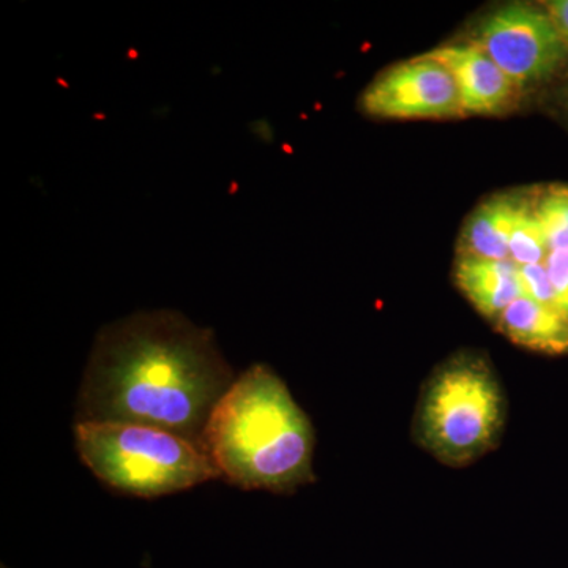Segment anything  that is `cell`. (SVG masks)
Here are the masks:
<instances>
[{"instance_id":"obj_2","label":"cell","mask_w":568,"mask_h":568,"mask_svg":"<svg viewBox=\"0 0 568 568\" xmlns=\"http://www.w3.org/2000/svg\"><path fill=\"white\" fill-rule=\"evenodd\" d=\"M204 448L220 478L244 491L291 495L316 480V433L271 366L237 375L213 409Z\"/></svg>"},{"instance_id":"obj_4","label":"cell","mask_w":568,"mask_h":568,"mask_svg":"<svg viewBox=\"0 0 568 568\" xmlns=\"http://www.w3.org/2000/svg\"><path fill=\"white\" fill-rule=\"evenodd\" d=\"M73 436L84 466L121 495L153 499L220 478L200 444L153 426L81 422Z\"/></svg>"},{"instance_id":"obj_14","label":"cell","mask_w":568,"mask_h":568,"mask_svg":"<svg viewBox=\"0 0 568 568\" xmlns=\"http://www.w3.org/2000/svg\"><path fill=\"white\" fill-rule=\"evenodd\" d=\"M560 312L568 317V250H551L544 261Z\"/></svg>"},{"instance_id":"obj_7","label":"cell","mask_w":568,"mask_h":568,"mask_svg":"<svg viewBox=\"0 0 568 568\" xmlns=\"http://www.w3.org/2000/svg\"><path fill=\"white\" fill-rule=\"evenodd\" d=\"M428 54L450 71L465 115L503 114L517 102L521 91L474 41L444 44Z\"/></svg>"},{"instance_id":"obj_13","label":"cell","mask_w":568,"mask_h":568,"mask_svg":"<svg viewBox=\"0 0 568 568\" xmlns=\"http://www.w3.org/2000/svg\"><path fill=\"white\" fill-rule=\"evenodd\" d=\"M517 267L519 280H521L523 297L532 298L537 304L549 306V308L560 312L551 280H549L544 263L517 265Z\"/></svg>"},{"instance_id":"obj_8","label":"cell","mask_w":568,"mask_h":568,"mask_svg":"<svg viewBox=\"0 0 568 568\" xmlns=\"http://www.w3.org/2000/svg\"><path fill=\"white\" fill-rule=\"evenodd\" d=\"M454 278L467 301L491 324L523 297L518 267L511 261L457 256Z\"/></svg>"},{"instance_id":"obj_9","label":"cell","mask_w":568,"mask_h":568,"mask_svg":"<svg viewBox=\"0 0 568 568\" xmlns=\"http://www.w3.org/2000/svg\"><path fill=\"white\" fill-rule=\"evenodd\" d=\"M523 196L497 194L470 213L459 235L457 256L510 261V237Z\"/></svg>"},{"instance_id":"obj_16","label":"cell","mask_w":568,"mask_h":568,"mask_svg":"<svg viewBox=\"0 0 568 568\" xmlns=\"http://www.w3.org/2000/svg\"><path fill=\"white\" fill-rule=\"evenodd\" d=\"M2 568H7V567H2Z\"/></svg>"},{"instance_id":"obj_15","label":"cell","mask_w":568,"mask_h":568,"mask_svg":"<svg viewBox=\"0 0 568 568\" xmlns=\"http://www.w3.org/2000/svg\"><path fill=\"white\" fill-rule=\"evenodd\" d=\"M545 10L551 18L552 24L558 29L560 39L568 48V0H552L545 3Z\"/></svg>"},{"instance_id":"obj_3","label":"cell","mask_w":568,"mask_h":568,"mask_svg":"<svg viewBox=\"0 0 568 568\" xmlns=\"http://www.w3.org/2000/svg\"><path fill=\"white\" fill-rule=\"evenodd\" d=\"M506 388L485 355L458 353L436 366L418 394L414 443L440 465L463 469L503 443Z\"/></svg>"},{"instance_id":"obj_6","label":"cell","mask_w":568,"mask_h":568,"mask_svg":"<svg viewBox=\"0 0 568 568\" xmlns=\"http://www.w3.org/2000/svg\"><path fill=\"white\" fill-rule=\"evenodd\" d=\"M365 114L395 121L466 118L450 71L432 55L396 63L362 93Z\"/></svg>"},{"instance_id":"obj_11","label":"cell","mask_w":568,"mask_h":568,"mask_svg":"<svg viewBox=\"0 0 568 568\" xmlns=\"http://www.w3.org/2000/svg\"><path fill=\"white\" fill-rule=\"evenodd\" d=\"M549 250L534 211L532 197L523 196L510 237V261L515 265L541 264Z\"/></svg>"},{"instance_id":"obj_12","label":"cell","mask_w":568,"mask_h":568,"mask_svg":"<svg viewBox=\"0 0 568 568\" xmlns=\"http://www.w3.org/2000/svg\"><path fill=\"white\" fill-rule=\"evenodd\" d=\"M549 252L568 250V185H549L532 196Z\"/></svg>"},{"instance_id":"obj_10","label":"cell","mask_w":568,"mask_h":568,"mask_svg":"<svg viewBox=\"0 0 568 568\" xmlns=\"http://www.w3.org/2000/svg\"><path fill=\"white\" fill-rule=\"evenodd\" d=\"M493 325L500 335L526 349L545 354L568 353V317L532 298H517Z\"/></svg>"},{"instance_id":"obj_5","label":"cell","mask_w":568,"mask_h":568,"mask_svg":"<svg viewBox=\"0 0 568 568\" xmlns=\"http://www.w3.org/2000/svg\"><path fill=\"white\" fill-rule=\"evenodd\" d=\"M478 44L523 91L549 80L566 62L568 48L545 9L510 3L478 24Z\"/></svg>"},{"instance_id":"obj_1","label":"cell","mask_w":568,"mask_h":568,"mask_svg":"<svg viewBox=\"0 0 568 568\" xmlns=\"http://www.w3.org/2000/svg\"><path fill=\"white\" fill-rule=\"evenodd\" d=\"M235 377L211 328L174 310L133 313L97 334L74 424L153 426L201 446Z\"/></svg>"}]
</instances>
